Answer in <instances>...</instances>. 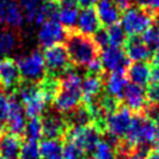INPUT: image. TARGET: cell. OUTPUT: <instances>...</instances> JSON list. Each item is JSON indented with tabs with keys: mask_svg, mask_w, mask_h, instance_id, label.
Here are the masks:
<instances>
[{
	"mask_svg": "<svg viewBox=\"0 0 159 159\" xmlns=\"http://www.w3.org/2000/svg\"><path fill=\"white\" fill-rule=\"evenodd\" d=\"M82 78L83 77L71 67L60 77V87L52 101L56 112L68 114L81 104Z\"/></svg>",
	"mask_w": 159,
	"mask_h": 159,
	"instance_id": "obj_1",
	"label": "cell"
},
{
	"mask_svg": "<svg viewBox=\"0 0 159 159\" xmlns=\"http://www.w3.org/2000/svg\"><path fill=\"white\" fill-rule=\"evenodd\" d=\"M66 51L70 61L77 67H86L94 58L98 57L99 48L91 36L78 32L76 29L67 31L66 35Z\"/></svg>",
	"mask_w": 159,
	"mask_h": 159,
	"instance_id": "obj_2",
	"label": "cell"
},
{
	"mask_svg": "<svg viewBox=\"0 0 159 159\" xmlns=\"http://www.w3.org/2000/svg\"><path fill=\"white\" fill-rule=\"evenodd\" d=\"M155 15L140 6H130L120 15V26L127 36H140L154 25Z\"/></svg>",
	"mask_w": 159,
	"mask_h": 159,
	"instance_id": "obj_3",
	"label": "cell"
},
{
	"mask_svg": "<svg viewBox=\"0 0 159 159\" xmlns=\"http://www.w3.org/2000/svg\"><path fill=\"white\" fill-rule=\"evenodd\" d=\"M63 138L77 144L84 154H91L102 140V130L94 124L86 127H70Z\"/></svg>",
	"mask_w": 159,
	"mask_h": 159,
	"instance_id": "obj_4",
	"label": "cell"
},
{
	"mask_svg": "<svg viewBox=\"0 0 159 159\" xmlns=\"http://www.w3.org/2000/svg\"><path fill=\"white\" fill-rule=\"evenodd\" d=\"M21 80L39 83L46 76V67L42 52L37 48L32 50L29 55H22L16 60Z\"/></svg>",
	"mask_w": 159,
	"mask_h": 159,
	"instance_id": "obj_5",
	"label": "cell"
},
{
	"mask_svg": "<svg viewBox=\"0 0 159 159\" xmlns=\"http://www.w3.org/2000/svg\"><path fill=\"white\" fill-rule=\"evenodd\" d=\"M42 56H43L47 75L60 78L70 68L71 61H70L68 53L66 51V47L61 43L45 48Z\"/></svg>",
	"mask_w": 159,
	"mask_h": 159,
	"instance_id": "obj_6",
	"label": "cell"
},
{
	"mask_svg": "<svg viewBox=\"0 0 159 159\" xmlns=\"http://www.w3.org/2000/svg\"><path fill=\"white\" fill-rule=\"evenodd\" d=\"M133 119V113L125 107L119 106L113 113L107 116L103 124V132L109 133L117 138H124Z\"/></svg>",
	"mask_w": 159,
	"mask_h": 159,
	"instance_id": "obj_7",
	"label": "cell"
},
{
	"mask_svg": "<svg viewBox=\"0 0 159 159\" xmlns=\"http://www.w3.org/2000/svg\"><path fill=\"white\" fill-rule=\"evenodd\" d=\"M25 112L22 103L17 98L15 92L9 93V111H7V118L5 122V129L7 133L22 137L25 132Z\"/></svg>",
	"mask_w": 159,
	"mask_h": 159,
	"instance_id": "obj_8",
	"label": "cell"
},
{
	"mask_svg": "<svg viewBox=\"0 0 159 159\" xmlns=\"http://www.w3.org/2000/svg\"><path fill=\"white\" fill-rule=\"evenodd\" d=\"M99 60L103 70L107 71L108 73L125 72L130 62L122 47H113V46H107L102 48Z\"/></svg>",
	"mask_w": 159,
	"mask_h": 159,
	"instance_id": "obj_9",
	"label": "cell"
},
{
	"mask_svg": "<svg viewBox=\"0 0 159 159\" xmlns=\"http://www.w3.org/2000/svg\"><path fill=\"white\" fill-rule=\"evenodd\" d=\"M40 30L37 34V40L40 45L45 48L51 47L53 45H60L67 35V30L57 21V20H50L40 25Z\"/></svg>",
	"mask_w": 159,
	"mask_h": 159,
	"instance_id": "obj_10",
	"label": "cell"
},
{
	"mask_svg": "<svg viewBox=\"0 0 159 159\" xmlns=\"http://www.w3.org/2000/svg\"><path fill=\"white\" fill-rule=\"evenodd\" d=\"M122 99L124 102V106L130 112H134V113H142L147 107V104L149 103L145 88L130 82L124 88Z\"/></svg>",
	"mask_w": 159,
	"mask_h": 159,
	"instance_id": "obj_11",
	"label": "cell"
},
{
	"mask_svg": "<svg viewBox=\"0 0 159 159\" xmlns=\"http://www.w3.org/2000/svg\"><path fill=\"white\" fill-rule=\"evenodd\" d=\"M42 135L46 139H61L65 137L68 124L65 117L57 113H50L41 118Z\"/></svg>",
	"mask_w": 159,
	"mask_h": 159,
	"instance_id": "obj_12",
	"label": "cell"
},
{
	"mask_svg": "<svg viewBox=\"0 0 159 159\" xmlns=\"http://www.w3.org/2000/svg\"><path fill=\"white\" fill-rule=\"evenodd\" d=\"M21 82V75L14 58L5 57L0 60V83L6 89L14 92Z\"/></svg>",
	"mask_w": 159,
	"mask_h": 159,
	"instance_id": "obj_13",
	"label": "cell"
},
{
	"mask_svg": "<svg viewBox=\"0 0 159 159\" xmlns=\"http://www.w3.org/2000/svg\"><path fill=\"white\" fill-rule=\"evenodd\" d=\"M124 52L129 61L134 62H147L152 58L153 55L149 47L142 41L140 36H132L127 39V42L124 45Z\"/></svg>",
	"mask_w": 159,
	"mask_h": 159,
	"instance_id": "obj_14",
	"label": "cell"
},
{
	"mask_svg": "<svg viewBox=\"0 0 159 159\" xmlns=\"http://www.w3.org/2000/svg\"><path fill=\"white\" fill-rule=\"evenodd\" d=\"M94 10L102 26L109 27L114 24H118L120 20L122 11L112 0H98Z\"/></svg>",
	"mask_w": 159,
	"mask_h": 159,
	"instance_id": "obj_15",
	"label": "cell"
},
{
	"mask_svg": "<svg viewBox=\"0 0 159 159\" xmlns=\"http://www.w3.org/2000/svg\"><path fill=\"white\" fill-rule=\"evenodd\" d=\"M101 77L103 81V87L106 89V93L117 99H122L123 91L129 83L125 72H111L107 76L102 73Z\"/></svg>",
	"mask_w": 159,
	"mask_h": 159,
	"instance_id": "obj_16",
	"label": "cell"
},
{
	"mask_svg": "<svg viewBox=\"0 0 159 159\" xmlns=\"http://www.w3.org/2000/svg\"><path fill=\"white\" fill-rule=\"evenodd\" d=\"M101 27H102V25L98 20L94 7L82 9V11L78 12V19L76 22V29L78 32L91 36L94 32H97Z\"/></svg>",
	"mask_w": 159,
	"mask_h": 159,
	"instance_id": "obj_17",
	"label": "cell"
},
{
	"mask_svg": "<svg viewBox=\"0 0 159 159\" xmlns=\"http://www.w3.org/2000/svg\"><path fill=\"white\" fill-rule=\"evenodd\" d=\"M101 76L86 75L82 78L81 92H82V102H83V104H86V106L91 104L101 94L102 88H103V81H102Z\"/></svg>",
	"mask_w": 159,
	"mask_h": 159,
	"instance_id": "obj_18",
	"label": "cell"
},
{
	"mask_svg": "<svg viewBox=\"0 0 159 159\" xmlns=\"http://www.w3.org/2000/svg\"><path fill=\"white\" fill-rule=\"evenodd\" d=\"M21 137L4 133L0 135V157L2 159H20Z\"/></svg>",
	"mask_w": 159,
	"mask_h": 159,
	"instance_id": "obj_19",
	"label": "cell"
},
{
	"mask_svg": "<svg viewBox=\"0 0 159 159\" xmlns=\"http://www.w3.org/2000/svg\"><path fill=\"white\" fill-rule=\"evenodd\" d=\"M125 75L130 83L145 87L150 83V65L148 62H134L129 65Z\"/></svg>",
	"mask_w": 159,
	"mask_h": 159,
	"instance_id": "obj_20",
	"label": "cell"
},
{
	"mask_svg": "<svg viewBox=\"0 0 159 159\" xmlns=\"http://www.w3.org/2000/svg\"><path fill=\"white\" fill-rule=\"evenodd\" d=\"M65 119L68 124V128L70 127H86V125L93 124L92 113H91L89 108L87 106H84L83 103L80 104L72 112H70L65 117Z\"/></svg>",
	"mask_w": 159,
	"mask_h": 159,
	"instance_id": "obj_21",
	"label": "cell"
},
{
	"mask_svg": "<svg viewBox=\"0 0 159 159\" xmlns=\"http://www.w3.org/2000/svg\"><path fill=\"white\" fill-rule=\"evenodd\" d=\"M24 24V15L16 0H7L6 2V15H5V25L9 29L16 30L21 27Z\"/></svg>",
	"mask_w": 159,
	"mask_h": 159,
	"instance_id": "obj_22",
	"label": "cell"
},
{
	"mask_svg": "<svg viewBox=\"0 0 159 159\" xmlns=\"http://www.w3.org/2000/svg\"><path fill=\"white\" fill-rule=\"evenodd\" d=\"M61 139H45L39 144L41 159H62Z\"/></svg>",
	"mask_w": 159,
	"mask_h": 159,
	"instance_id": "obj_23",
	"label": "cell"
},
{
	"mask_svg": "<svg viewBox=\"0 0 159 159\" xmlns=\"http://www.w3.org/2000/svg\"><path fill=\"white\" fill-rule=\"evenodd\" d=\"M155 130H157V124L143 116L140 125H139V130H138L137 145L150 147V144H153V140L155 137Z\"/></svg>",
	"mask_w": 159,
	"mask_h": 159,
	"instance_id": "obj_24",
	"label": "cell"
},
{
	"mask_svg": "<svg viewBox=\"0 0 159 159\" xmlns=\"http://www.w3.org/2000/svg\"><path fill=\"white\" fill-rule=\"evenodd\" d=\"M47 106L48 104L45 101V98H43V96H42V93L40 91V93L36 97H34L32 99H30L22 107H24L25 116L30 119V118H40L43 114V112H45V109H46Z\"/></svg>",
	"mask_w": 159,
	"mask_h": 159,
	"instance_id": "obj_25",
	"label": "cell"
},
{
	"mask_svg": "<svg viewBox=\"0 0 159 159\" xmlns=\"http://www.w3.org/2000/svg\"><path fill=\"white\" fill-rule=\"evenodd\" d=\"M58 10H60V6H58L57 1L56 2H43V4H41L40 7H39V11H37L35 22L37 25H42L46 21L57 20Z\"/></svg>",
	"mask_w": 159,
	"mask_h": 159,
	"instance_id": "obj_26",
	"label": "cell"
},
{
	"mask_svg": "<svg viewBox=\"0 0 159 159\" xmlns=\"http://www.w3.org/2000/svg\"><path fill=\"white\" fill-rule=\"evenodd\" d=\"M77 19H78V7H60L57 14V21L65 29H67V31L75 30Z\"/></svg>",
	"mask_w": 159,
	"mask_h": 159,
	"instance_id": "obj_27",
	"label": "cell"
},
{
	"mask_svg": "<svg viewBox=\"0 0 159 159\" xmlns=\"http://www.w3.org/2000/svg\"><path fill=\"white\" fill-rule=\"evenodd\" d=\"M17 43H19V39L15 30L9 27L0 30V53L11 52L12 50H15Z\"/></svg>",
	"mask_w": 159,
	"mask_h": 159,
	"instance_id": "obj_28",
	"label": "cell"
},
{
	"mask_svg": "<svg viewBox=\"0 0 159 159\" xmlns=\"http://www.w3.org/2000/svg\"><path fill=\"white\" fill-rule=\"evenodd\" d=\"M107 31V36H108V42H109V46H113V47H122L125 45L127 42V34L124 32L123 27L118 24H114L109 27L106 29Z\"/></svg>",
	"mask_w": 159,
	"mask_h": 159,
	"instance_id": "obj_29",
	"label": "cell"
},
{
	"mask_svg": "<svg viewBox=\"0 0 159 159\" xmlns=\"http://www.w3.org/2000/svg\"><path fill=\"white\" fill-rule=\"evenodd\" d=\"M24 135L27 140H34L37 142L42 137V124H41V118H30L26 122L25 125V132Z\"/></svg>",
	"mask_w": 159,
	"mask_h": 159,
	"instance_id": "obj_30",
	"label": "cell"
},
{
	"mask_svg": "<svg viewBox=\"0 0 159 159\" xmlns=\"http://www.w3.org/2000/svg\"><path fill=\"white\" fill-rule=\"evenodd\" d=\"M16 1L22 11L24 19L30 24L35 22V19H36V15L40 7L39 0H16Z\"/></svg>",
	"mask_w": 159,
	"mask_h": 159,
	"instance_id": "obj_31",
	"label": "cell"
},
{
	"mask_svg": "<svg viewBox=\"0 0 159 159\" xmlns=\"http://www.w3.org/2000/svg\"><path fill=\"white\" fill-rule=\"evenodd\" d=\"M20 159H41L39 143L34 140H25L21 144Z\"/></svg>",
	"mask_w": 159,
	"mask_h": 159,
	"instance_id": "obj_32",
	"label": "cell"
},
{
	"mask_svg": "<svg viewBox=\"0 0 159 159\" xmlns=\"http://www.w3.org/2000/svg\"><path fill=\"white\" fill-rule=\"evenodd\" d=\"M140 37H142V41L149 47L152 52L159 48V27L158 26L153 25L143 35H140Z\"/></svg>",
	"mask_w": 159,
	"mask_h": 159,
	"instance_id": "obj_33",
	"label": "cell"
},
{
	"mask_svg": "<svg viewBox=\"0 0 159 159\" xmlns=\"http://www.w3.org/2000/svg\"><path fill=\"white\" fill-rule=\"evenodd\" d=\"M91 159H117V157L114 149L104 140H101L96 147V149L93 150Z\"/></svg>",
	"mask_w": 159,
	"mask_h": 159,
	"instance_id": "obj_34",
	"label": "cell"
},
{
	"mask_svg": "<svg viewBox=\"0 0 159 159\" xmlns=\"http://www.w3.org/2000/svg\"><path fill=\"white\" fill-rule=\"evenodd\" d=\"M84 152L73 142L66 140L62 145V159H83Z\"/></svg>",
	"mask_w": 159,
	"mask_h": 159,
	"instance_id": "obj_35",
	"label": "cell"
},
{
	"mask_svg": "<svg viewBox=\"0 0 159 159\" xmlns=\"http://www.w3.org/2000/svg\"><path fill=\"white\" fill-rule=\"evenodd\" d=\"M7 111H9V93H6V89L0 83V125H2L4 128L7 118Z\"/></svg>",
	"mask_w": 159,
	"mask_h": 159,
	"instance_id": "obj_36",
	"label": "cell"
},
{
	"mask_svg": "<svg viewBox=\"0 0 159 159\" xmlns=\"http://www.w3.org/2000/svg\"><path fill=\"white\" fill-rule=\"evenodd\" d=\"M142 114L148 118L149 120L154 122L155 124L159 123V106L154 104V103H148L147 107L144 108V111L142 112Z\"/></svg>",
	"mask_w": 159,
	"mask_h": 159,
	"instance_id": "obj_37",
	"label": "cell"
},
{
	"mask_svg": "<svg viewBox=\"0 0 159 159\" xmlns=\"http://www.w3.org/2000/svg\"><path fill=\"white\" fill-rule=\"evenodd\" d=\"M92 40L94 41V43L98 46V48H104L107 46H109L108 42V36H107V31L106 29H99L97 32H94L92 35Z\"/></svg>",
	"mask_w": 159,
	"mask_h": 159,
	"instance_id": "obj_38",
	"label": "cell"
},
{
	"mask_svg": "<svg viewBox=\"0 0 159 159\" xmlns=\"http://www.w3.org/2000/svg\"><path fill=\"white\" fill-rule=\"evenodd\" d=\"M138 6L150 11L155 16L159 14V0H135Z\"/></svg>",
	"mask_w": 159,
	"mask_h": 159,
	"instance_id": "obj_39",
	"label": "cell"
},
{
	"mask_svg": "<svg viewBox=\"0 0 159 159\" xmlns=\"http://www.w3.org/2000/svg\"><path fill=\"white\" fill-rule=\"evenodd\" d=\"M147 96L149 103H154L159 106V82L158 83H152L149 88L147 89Z\"/></svg>",
	"mask_w": 159,
	"mask_h": 159,
	"instance_id": "obj_40",
	"label": "cell"
},
{
	"mask_svg": "<svg viewBox=\"0 0 159 159\" xmlns=\"http://www.w3.org/2000/svg\"><path fill=\"white\" fill-rule=\"evenodd\" d=\"M86 70L88 72V75H94V76H101L103 73V67H102V63H101V60L99 57L94 58L91 63H88L86 66Z\"/></svg>",
	"mask_w": 159,
	"mask_h": 159,
	"instance_id": "obj_41",
	"label": "cell"
},
{
	"mask_svg": "<svg viewBox=\"0 0 159 159\" xmlns=\"http://www.w3.org/2000/svg\"><path fill=\"white\" fill-rule=\"evenodd\" d=\"M159 82V66L152 65L150 66V83H158Z\"/></svg>",
	"mask_w": 159,
	"mask_h": 159,
	"instance_id": "obj_42",
	"label": "cell"
},
{
	"mask_svg": "<svg viewBox=\"0 0 159 159\" xmlns=\"http://www.w3.org/2000/svg\"><path fill=\"white\" fill-rule=\"evenodd\" d=\"M60 7H78V0H57Z\"/></svg>",
	"mask_w": 159,
	"mask_h": 159,
	"instance_id": "obj_43",
	"label": "cell"
},
{
	"mask_svg": "<svg viewBox=\"0 0 159 159\" xmlns=\"http://www.w3.org/2000/svg\"><path fill=\"white\" fill-rule=\"evenodd\" d=\"M116 5H117V7L122 11H124V10H127L128 7H130L132 6V0H112Z\"/></svg>",
	"mask_w": 159,
	"mask_h": 159,
	"instance_id": "obj_44",
	"label": "cell"
},
{
	"mask_svg": "<svg viewBox=\"0 0 159 159\" xmlns=\"http://www.w3.org/2000/svg\"><path fill=\"white\" fill-rule=\"evenodd\" d=\"M6 2H7V0H0V24H5Z\"/></svg>",
	"mask_w": 159,
	"mask_h": 159,
	"instance_id": "obj_45",
	"label": "cell"
},
{
	"mask_svg": "<svg viewBox=\"0 0 159 159\" xmlns=\"http://www.w3.org/2000/svg\"><path fill=\"white\" fill-rule=\"evenodd\" d=\"M98 0H78V6L87 9V7H93L97 4Z\"/></svg>",
	"mask_w": 159,
	"mask_h": 159,
	"instance_id": "obj_46",
	"label": "cell"
},
{
	"mask_svg": "<svg viewBox=\"0 0 159 159\" xmlns=\"http://www.w3.org/2000/svg\"><path fill=\"white\" fill-rule=\"evenodd\" d=\"M147 159H159V152L154 150V149H150V152L147 155Z\"/></svg>",
	"mask_w": 159,
	"mask_h": 159,
	"instance_id": "obj_47",
	"label": "cell"
},
{
	"mask_svg": "<svg viewBox=\"0 0 159 159\" xmlns=\"http://www.w3.org/2000/svg\"><path fill=\"white\" fill-rule=\"evenodd\" d=\"M152 61H153V65H158V66H159V48L153 52V55H152Z\"/></svg>",
	"mask_w": 159,
	"mask_h": 159,
	"instance_id": "obj_48",
	"label": "cell"
},
{
	"mask_svg": "<svg viewBox=\"0 0 159 159\" xmlns=\"http://www.w3.org/2000/svg\"><path fill=\"white\" fill-rule=\"evenodd\" d=\"M43 2H56L57 0H42Z\"/></svg>",
	"mask_w": 159,
	"mask_h": 159,
	"instance_id": "obj_49",
	"label": "cell"
},
{
	"mask_svg": "<svg viewBox=\"0 0 159 159\" xmlns=\"http://www.w3.org/2000/svg\"><path fill=\"white\" fill-rule=\"evenodd\" d=\"M155 19H157V20H158V25H157V26H158V27H159V14H158V15H157V17H155Z\"/></svg>",
	"mask_w": 159,
	"mask_h": 159,
	"instance_id": "obj_50",
	"label": "cell"
},
{
	"mask_svg": "<svg viewBox=\"0 0 159 159\" xmlns=\"http://www.w3.org/2000/svg\"><path fill=\"white\" fill-rule=\"evenodd\" d=\"M0 159H2V158H1V157H0Z\"/></svg>",
	"mask_w": 159,
	"mask_h": 159,
	"instance_id": "obj_51",
	"label": "cell"
}]
</instances>
